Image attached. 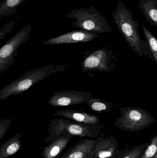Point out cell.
I'll list each match as a JSON object with an SVG mask.
<instances>
[{"label":"cell","mask_w":157,"mask_h":158,"mask_svg":"<svg viewBox=\"0 0 157 158\" xmlns=\"http://www.w3.org/2000/svg\"><path fill=\"white\" fill-rule=\"evenodd\" d=\"M112 17L119 31L131 49L140 57L148 56L154 60L147 43L140 36V24L134 19L131 11L120 0L117 1Z\"/></svg>","instance_id":"6da1fadb"},{"label":"cell","mask_w":157,"mask_h":158,"mask_svg":"<svg viewBox=\"0 0 157 158\" xmlns=\"http://www.w3.org/2000/svg\"><path fill=\"white\" fill-rule=\"evenodd\" d=\"M15 22V20L10 21L0 28V40L4 39L6 36L12 30Z\"/></svg>","instance_id":"7402d4cb"},{"label":"cell","mask_w":157,"mask_h":158,"mask_svg":"<svg viewBox=\"0 0 157 158\" xmlns=\"http://www.w3.org/2000/svg\"><path fill=\"white\" fill-rule=\"evenodd\" d=\"M115 57L112 50L108 48L92 50L86 54L81 62L82 70L85 73L93 71L110 73L116 69Z\"/></svg>","instance_id":"52a82bcc"},{"label":"cell","mask_w":157,"mask_h":158,"mask_svg":"<svg viewBox=\"0 0 157 158\" xmlns=\"http://www.w3.org/2000/svg\"><path fill=\"white\" fill-rule=\"evenodd\" d=\"M93 158H117L121 151L117 139L112 135L101 134L95 139Z\"/></svg>","instance_id":"9c48e42d"},{"label":"cell","mask_w":157,"mask_h":158,"mask_svg":"<svg viewBox=\"0 0 157 158\" xmlns=\"http://www.w3.org/2000/svg\"><path fill=\"white\" fill-rule=\"evenodd\" d=\"M103 127V125L85 124L66 119H55L50 121L48 128V135L45 140L46 143H50L64 132L73 136L96 139L102 133Z\"/></svg>","instance_id":"3957f363"},{"label":"cell","mask_w":157,"mask_h":158,"mask_svg":"<svg viewBox=\"0 0 157 158\" xmlns=\"http://www.w3.org/2000/svg\"><path fill=\"white\" fill-rule=\"evenodd\" d=\"M120 116L114 122L120 130L138 132L150 127L156 121L148 111L138 107L120 108Z\"/></svg>","instance_id":"5b68a950"},{"label":"cell","mask_w":157,"mask_h":158,"mask_svg":"<svg viewBox=\"0 0 157 158\" xmlns=\"http://www.w3.org/2000/svg\"><path fill=\"white\" fill-rule=\"evenodd\" d=\"M55 116H61L66 119L88 124H100L98 116L84 111L76 110H61L55 111Z\"/></svg>","instance_id":"4fadbf2b"},{"label":"cell","mask_w":157,"mask_h":158,"mask_svg":"<svg viewBox=\"0 0 157 158\" xmlns=\"http://www.w3.org/2000/svg\"><path fill=\"white\" fill-rule=\"evenodd\" d=\"M138 6L148 23L157 27V0H139Z\"/></svg>","instance_id":"5bb4252c"},{"label":"cell","mask_w":157,"mask_h":158,"mask_svg":"<svg viewBox=\"0 0 157 158\" xmlns=\"http://www.w3.org/2000/svg\"><path fill=\"white\" fill-rule=\"evenodd\" d=\"M143 30L147 40L150 52L152 53L154 60L157 63V40L156 38L148 30L145 25L143 24Z\"/></svg>","instance_id":"d6986e66"},{"label":"cell","mask_w":157,"mask_h":158,"mask_svg":"<svg viewBox=\"0 0 157 158\" xmlns=\"http://www.w3.org/2000/svg\"><path fill=\"white\" fill-rule=\"evenodd\" d=\"M140 158H157V135L151 138L144 152Z\"/></svg>","instance_id":"ffe728a7"},{"label":"cell","mask_w":157,"mask_h":158,"mask_svg":"<svg viewBox=\"0 0 157 158\" xmlns=\"http://www.w3.org/2000/svg\"><path fill=\"white\" fill-rule=\"evenodd\" d=\"M95 139L79 140L59 158H93Z\"/></svg>","instance_id":"8fae6325"},{"label":"cell","mask_w":157,"mask_h":158,"mask_svg":"<svg viewBox=\"0 0 157 158\" xmlns=\"http://www.w3.org/2000/svg\"><path fill=\"white\" fill-rule=\"evenodd\" d=\"M21 134L18 133L6 141L0 147V158H8L18 152L21 148Z\"/></svg>","instance_id":"9a60e30c"},{"label":"cell","mask_w":157,"mask_h":158,"mask_svg":"<svg viewBox=\"0 0 157 158\" xmlns=\"http://www.w3.org/2000/svg\"><path fill=\"white\" fill-rule=\"evenodd\" d=\"M92 94L81 91H63L55 92L48 103L54 107H63L85 103L87 104Z\"/></svg>","instance_id":"ba28073f"},{"label":"cell","mask_w":157,"mask_h":158,"mask_svg":"<svg viewBox=\"0 0 157 158\" xmlns=\"http://www.w3.org/2000/svg\"><path fill=\"white\" fill-rule=\"evenodd\" d=\"M26 0H4L0 3V18L14 15L18 7Z\"/></svg>","instance_id":"2e32d148"},{"label":"cell","mask_w":157,"mask_h":158,"mask_svg":"<svg viewBox=\"0 0 157 158\" xmlns=\"http://www.w3.org/2000/svg\"><path fill=\"white\" fill-rule=\"evenodd\" d=\"M65 16L67 18L75 19L72 26L81 30L99 34L113 31L104 15L94 6L73 9L66 13Z\"/></svg>","instance_id":"277c9868"},{"label":"cell","mask_w":157,"mask_h":158,"mask_svg":"<svg viewBox=\"0 0 157 158\" xmlns=\"http://www.w3.org/2000/svg\"><path fill=\"white\" fill-rule=\"evenodd\" d=\"M73 136L64 132L58 138L49 143L44 148L41 154L42 158H59L66 149Z\"/></svg>","instance_id":"7c38bea8"},{"label":"cell","mask_w":157,"mask_h":158,"mask_svg":"<svg viewBox=\"0 0 157 158\" xmlns=\"http://www.w3.org/2000/svg\"><path fill=\"white\" fill-rule=\"evenodd\" d=\"M99 34L84 30H74L55 38H51L42 43L43 45H58L65 44L87 42L97 38Z\"/></svg>","instance_id":"30bf717a"},{"label":"cell","mask_w":157,"mask_h":158,"mask_svg":"<svg viewBox=\"0 0 157 158\" xmlns=\"http://www.w3.org/2000/svg\"><path fill=\"white\" fill-rule=\"evenodd\" d=\"M65 65L49 64L26 72L22 77L4 86L0 90V101L9 97L20 94L51 74L65 71Z\"/></svg>","instance_id":"7a4b0ae2"},{"label":"cell","mask_w":157,"mask_h":158,"mask_svg":"<svg viewBox=\"0 0 157 158\" xmlns=\"http://www.w3.org/2000/svg\"><path fill=\"white\" fill-rule=\"evenodd\" d=\"M13 120V119L9 118L0 119V142L5 135L8 131Z\"/></svg>","instance_id":"44dd1931"},{"label":"cell","mask_w":157,"mask_h":158,"mask_svg":"<svg viewBox=\"0 0 157 158\" xmlns=\"http://www.w3.org/2000/svg\"><path fill=\"white\" fill-rule=\"evenodd\" d=\"M87 105L90 109L96 111L97 113H104L110 111L113 106L112 103L92 97L88 101Z\"/></svg>","instance_id":"ac0fdd59"},{"label":"cell","mask_w":157,"mask_h":158,"mask_svg":"<svg viewBox=\"0 0 157 158\" xmlns=\"http://www.w3.org/2000/svg\"><path fill=\"white\" fill-rule=\"evenodd\" d=\"M31 27L30 24L25 26L17 32L0 48V74L9 68L18 55V48L27 43L30 39Z\"/></svg>","instance_id":"8992f818"},{"label":"cell","mask_w":157,"mask_h":158,"mask_svg":"<svg viewBox=\"0 0 157 158\" xmlns=\"http://www.w3.org/2000/svg\"><path fill=\"white\" fill-rule=\"evenodd\" d=\"M149 143L127 148L121 150L117 158H140L142 156L148 146Z\"/></svg>","instance_id":"e0dca14e"}]
</instances>
